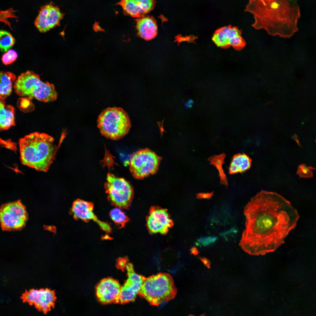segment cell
<instances>
[{
	"instance_id": "5b68a950",
	"label": "cell",
	"mask_w": 316,
	"mask_h": 316,
	"mask_svg": "<svg viewBox=\"0 0 316 316\" xmlns=\"http://www.w3.org/2000/svg\"><path fill=\"white\" fill-rule=\"evenodd\" d=\"M13 88L20 96L34 98L42 102H53L57 97L54 85L41 80L39 75L32 71H28L19 75Z\"/></svg>"
},
{
	"instance_id": "e0dca14e",
	"label": "cell",
	"mask_w": 316,
	"mask_h": 316,
	"mask_svg": "<svg viewBox=\"0 0 316 316\" xmlns=\"http://www.w3.org/2000/svg\"><path fill=\"white\" fill-rule=\"evenodd\" d=\"M155 3V0H121L117 4L121 6L124 14L139 18L153 9Z\"/></svg>"
},
{
	"instance_id": "8992f818",
	"label": "cell",
	"mask_w": 316,
	"mask_h": 316,
	"mask_svg": "<svg viewBox=\"0 0 316 316\" xmlns=\"http://www.w3.org/2000/svg\"><path fill=\"white\" fill-rule=\"evenodd\" d=\"M97 127L102 135L113 140H118L128 133L131 123L127 112L120 107L108 108L99 114Z\"/></svg>"
},
{
	"instance_id": "52a82bcc",
	"label": "cell",
	"mask_w": 316,
	"mask_h": 316,
	"mask_svg": "<svg viewBox=\"0 0 316 316\" xmlns=\"http://www.w3.org/2000/svg\"><path fill=\"white\" fill-rule=\"evenodd\" d=\"M161 159V157L148 148L140 150L131 157L130 171L135 178L143 179L156 172Z\"/></svg>"
},
{
	"instance_id": "7c38bea8",
	"label": "cell",
	"mask_w": 316,
	"mask_h": 316,
	"mask_svg": "<svg viewBox=\"0 0 316 316\" xmlns=\"http://www.w3.org/2000/svg\"><path fill=\"white\" fill-rule=\"evenodd\" d=\"M212 40L218 47L231 46L238 50L242 49L246 44L242 36L241 30L231 26L224 27L217 30L214 35Z\"/></svg>"
},
{
	"instance_id": "484cf974",
	"label": "cell",
	"mask_w": 316,
	"mask_h": 316,
	"mask_svg": "<svg viewBox=\"0 0 316 316\" xmlns=\"http://www.w3.org/2000/svg\"><path fill=\"white\" fill-rule=\"evenodd\" d=\"M212 194L210 193H201L197 195V197L200 198H209L212 196Z\"/></svg>"
},
{
	"instance_id": "f1b7e54d",
	"label": "cell",
	"mask_w": 316,
	"mask_h": 316,
	"mask_svg": "<svg viewBox=\"0 0 316 316\" xmlns=\"http://www.w3.org/2000/svg\"><path fill=\"white\" fill-rule=\"evenodd\" d=\"M95 29L97 31H101L102 30L101 28L99 25H96Z\"/></svg>"
},
{
	"instance_id": "603a6c76",
	"label": "cell",
	"mask_w": 316,
	"mask_h": 316,
	"mask_svg": "<svg viewBox=\"0 0 316 316\" xmlns=\"http://www.w3.org/2000/svg\"><path fill=\"white\" fill-rule=\"evenodd\" d=\"M110 216L112 220L120 227H124L129 220L127 216L119 208H114L111 210Z\"/></svg>"
},
{
	"instance_id": "d6986e66",
	"label": "cell",
	"mask_w": 316,
	"mask_h": 316,
	"mask_svg": "<svg viewBox=\"0 0 316 316\" xmlns=\"http://www.w3.org/2000/svg\"><path fill=\"white\" fill-rule=\"evenodd\" d=\"M15 111L14 107L6 104L5 100H0V129L7 130L15 126Z\"/></svg>"
},
{
	"instance_id": "8fae6325",
	"label": "cell",
	"mask_w": 316,
	"mask_h": 316,
	"mask_svg": "<svg viewBox=\"0 0 316 316\" xmlns=\"http://www.w3.org/2000/svg\"><path fill=\"white\" fill-rule=\"evenodd\" d=\"M21 298L23 302L34 305L38 311L46 314L54 308L56 298L54 291L45 288L25 290Z\"/></svg>"
},
{
	"instance_id": "2e32d148",
	"label": "cell",
	"mask_w": 316,
	"mask_h": 316,
	"mask_svg": "<svg viewBox=\"0 0 316 316\" xmlns=\"http://www.w3.org/2000/svg\"><path fill=\"white\" fill-rule=\"evenodd\" d=\"M121 287L116 280L111 278L104 279L96 287L97 297L103 303H117Z\"/></svg>"
},
{
	"instance_id": "4fadbf2b",
	"label": "cell",
	"mask_w": 316,
	"mask_h": 316,
	"mask_svg": "<svg viewBox=\"0 0 316 316\" xmlns=\"http://www.w3.org/2000/svg\"><path fill=\"white\" fill-rule=\"evenodd\" d=\"M63 16L59 8L51 3L41 7L35 24L40 32H45L58 25Z\"/></svg>"
},
{
	"instance_id": "9c48e42d",
	"label": "cell",
	"mask_w": 316,
	"mask_h": 316,
	"mask_svg": "<svg viewBox=\"0 0 316 316\" xmlns=\"http://www.w3.org/2000/svg\"><path fill=\"white\" fill-rule=\"evenodd\" d=\"M28 217L25 206L20 200L8 202L1 207L0 223L3 230H21L25 225Z\"/></svg>"
},
{
	"instance_id": "7402d4cb",
	"label": "cell",
	"mask_w": 316,
	"mask_h": 316,
	"mask_svg": "<svg viewBox=\"0 0 316 316\" xmlns=\"http://www.w3.org/2000/svg\"><path fill=\"white\" fill-rule=\"evenodd\" d=\"M0 47L2 52H6L14 44L15 40L9 32L1 30L0 32Z\"/></svg>"
},
{
	"instance_id": "ac0fdd59",
	"label": "cell",
	"mask_w": 316,
	"mask_h": 316,
	"mask_svg": "<svg viewBox=\"0 0 316 316\" xmlns=\"http://www.w3.org/2000/svg\"><path fill=\"white\" fill-rule=\"evenodd\" d=\"M136 27L138 36L145 40H150L157 34L156 21L152 16H145L137 19Z\"/></svg>"
},
{
	"instance_id": "6da1fadb",
	"label": "cell",
	"mask_w": 316,
	"mask_h": 316,
	"mask_svg": "<svg viewBox=\"0 0 316 316\" xmlns=\"http://www.w3.org/2000/svg\"><path fill=\"white\" fill-rule=\"evenodd\" d=\"M245 228L239 243L245 253L263 255L275 251L296 226L299 216L278 193L262 190L245 207Z\"/></svg>"
},
{
	"instance_id": "ffe728a7",
	"label": "cell",
	"mask_w": 316,
	"mask_h": 316,
	"mask_svg": "<svg viewBox=\"0 0 316 316\" xmlns=\"http://www.w3.org/2000/svg\"><path fill=\"white\" fill-rule=\"evenodd\" d=\"M251 164L252 160L246 154H236L232 158L229 167V173L231 174L242 173L249 169Z\"/></svg>"
},
{
	"instance_id": "9a60e30c",
	"label": "cell",
	"mask_w": 316,
	"mask_h": 316,
	"mask_svg": "<svg viewBox=\"0 0 316 316\" xmlns=\"http://www.w3.org/2000/svg\"><path fill=\"white\" fill-rule=\"evenodd\" d=\"M94 205L91 202L78 199L74 201L71 209L74 218L87 222L92 220L96 222L104 231L107 233L111 231V228L108 223L98 219L93 212Z\"/></svg>"
},
{
	"instance_id": "83f0119b",
	"label": "cell",
	"mask_w": 316,
	"mask_h": 316,
	"mask_svg": "<svg viewBox=\"0 0 316 316\" xmlns=\"http://www.w3.org/2000/svg\"><path fill=\"white\" fill-rule=\"evenodd\" d=\"M201 259L205 265H207L209 262L208 260L205 258H201Z\"/></svg>"
},
{
	"instance_id": "ba28073f",
	"label": "cell",
	"mask_w": 316,
	"mask_h": 316,
	"mask_svg": "<svg viewBox=\"0 0 316 316\" xmlns=\"http://www.w3.org/2000/svg\"><path fill=\"white\" fill-rule=\"evenodd\" d=\"M106 192L112 205L120 208H127L132 201L133 192L132 187L123 178L108 174L105 184Z\"/></svg>"
},
{
	"instance_id": "5bb4252c",
	"label": "cell",
	"mask_w": 316,
	"mask_h": 316,
	"mask_svg": "<svg viewBox=\"0 0 316 316\" xmlns=\"http://www.w3.org/2000/svg\"><path fill=\"white\" fill-rule=\"evenodd\" d=\"M147 223L149 231L152 234H166L173 225L166 209L157 207L151 208Z\"/></svg>"
},
{
	"instance_id": "d4e9b609",
	"label": "cell",
	"mask_w": 316,
	"mask_h": 316,
	"mask_svg": "<svg viewBox=\"0 0 316 316\" xmlns=\"http://www.w3.org/2000/svg\"><path fill=\"white\" fill-rule=\"evenodd\" d=\"M217 239L216 236L201 237L197 240L195 244L197 246H206L214 243Z\"/></svg>"
},
{
	"instance_id": "3957f363",
	"label": "cell",
	"mask_w": 316,
	"mask_h": 316,
	"mask_svg": "<svg viewBox=\"0 0 316 316\" xmlns=\"http://www.w3.org/2000/svg\"><path fill=\"white\" fill-rule=\"evenodd\" d=\"M48 134L35 132L19 141L22 163L36 170L46 172L55 159L57 147Z\"/></svg>"
},
{
	"instance_id": "cb8c5ba5",
	"label": "cell",
	"mask_w": 316,
	"mask_h": 316,
	"mask_svg": "<svg viewBox=\"0 0 316 316\" xmlns=\"http://www.w3.org/2000/svg\"><path fill=\"white\" fill-rule=\"evenodd\" d=\"M17 56V53L16 51L13 49L9 50L3 55L2 61L4 64H9L15 61Z\"/></svg>"
},
{
	"instance_id": "44dd1931",
	"label": "cell",
	"mask_w": 316,
	"mask_h": 316,
	"mask_svg": "<svg viewBox=\"0 0 316 316\" xmlns=\"http://www.w3.org/2000/svg\"><path fill=\"white\" fill-rule=\"evenodd\" d=\"M0 73V100H5L11 94L13 84L16 77L10 72L1 71Z\"/></svg>"
},
{
	"instance_id": "7a4b0ae2",
	"label": "cell",
	"mask_w": 316,
	"mask_h": 316,
	"mask_svg": "<svg viewBox=\"0 0 316 316\" xmlns=\"http://www.w3.org/2000/svg\"><path fill=\"white\" fill-rule=\"evenodd\" d=\"M244 11L253 15V28L269 35L289 38L298 30L300 14L297 0H249Z\"/></svg>"
},
{
	"instance_id": "30bf717a",
	"label": "cell",
	"mask_w": 316,
	"mask_h": 316,
	"mask_svg": "<svg viewBox=\"0 0 316 316\" xmlns=\"http://www.w3.org/2000/svg\"><path fill=\"white\" fill-rule=\"evenodd\" d=\"M127 272L128 278L121 287L117 303L121 304L134 301L145 278L136 273L132 264L128 262L126 259L124 267Z\"/></svg>"
},
{
	"instance_id": "4316f807",
	"label": "cell",
	"mask_w": 316,
	"mask_h": 316,
	"mask_svg": "<svg viewBox=\"0 0 316 316\" xmlns=\"http://www.w3.org/2000/svg\"><path fill=\"white\" fill-rule=\"evenodd\" d=\"M190 251L191 253L194 255H196L198 253L197 250L196 248L195 247H192L191 250Z\"/></svg>"
},
{
	"instance_id": "277c9868",
	"label": "cell",
	"mask_w": 316,
	"mask_h": 316,
	"mask_svg": "<svg viewBox=\"0 0 316 316\" xmlns=\"http://www.w3.org/2000/svg\"><path fill=\"white\" fill-rule=\"evenodd\" d=\"M176 293L171 276L161 272L145 278L138 294L150 305L158 306L173 299Z\"/></svg>"
}]
</instances>
